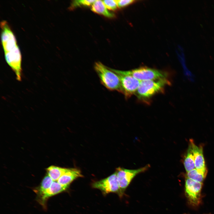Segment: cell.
Returning a JSON list of instances; mask_svg holds the SVG:
<instances>
[{"mask_svg":"<svg viewBox=\"0 0 214 214\" xmlns=\"http://www.w3.org/2000/svg\"><path fill=\"white\" fill-rule=\"evenodd\" d=\"M171 85L167 78L141 81L136 94L139 100L147 103L155 95L163 92L165 87Z\"/></svg>","mask_w":214,"mask_h":214,"instance_id":"obj_1","label":"cell"},{"mask_svg":"<svg viewBox=\"0 0 214 214\" xmlns=\"http://www.w3.org/2000/svg\"><path fill=\"white\" fill-rule=\"evenodd\" d=\"M94 69L101 83L109 91L122 93L120 80L118 75L109 67L100 62L95 63Z\"/></svg>","mask_w":214,"mask_h":214,"instance_id":"obj_2","label":"cell"},{"mask_svg":"<svg viewBox=\"0 0 214 214\" xmlns=\"http://www.w3.org/2000/svg\"><path fill=\"white\" fill-rule=\"evenodd\" d=\"M119 76L121 83L122 93L126 99L136 94L140 81L128 74L127 71H122L111 68Z\"/></svg>","mask_w":214,"mask_h":214,"instance_id":"obj_3","label":"cell"},{"mask_svg":"<svg viewBox=\"0 0 214 214\" xmlns=\"http://www.w3.org/2000/svg\"><path fill=\"white\" fill-rule=\"evenodd\" d=\"M150 167L148 164L136 169H129L119 167L116 169V173L121 192L123 195L124 191L133 178L139 173L147 171Z\"/></svg>","mask_w":214,"mask_h":214,"instance_id":"obj_4","label":"cell"},{"mask_svg":"<svg viewBox=\"0 0 214 214\" xmlns=\"http://www.w3.org/2000/svg\"><path fill=\"white\" fill-rule=\"evenodd\" d=\"M127 71L140 81L167 78L168 76L167 74L164 72L146 67Z\"/></svg>","mask_w":214,"mask_h":214,"instance_id":"obj_5","label":"cell"},{"mask_svg":"<svg viewBox=\"0 0 214 214\" xmlns=\"http://www.w3.org/2000/svg\"><path fill=\"white\" fill-rule=\"evenodd\" d=\"M92 186L94 188L100 190L104 194L114 193H117L120 197L123 195L121 193L115 172L106 178L95 182Z\"/></svg>","mask_w":214,"mask_h":214,"instance_id":"obj_6","label":"cell"},{"mask_svg":"<svg viewBox=\"0 0 214 214\" xmlns=\"http://www.w3.org/2000/svg\"><path fill=\"white\" fill-rule=\"evenodd\" d=\"M5 60L15 72L16 78L18 81L21 80V58L20 52L17 46L14 48L4 52Z\"/></svg>","mask_w":214,"mask_h":214,"instance_id":"obj_7","label":"cell"},{"mask_svg":"<svg viewBox=\"0 0 214 214\" xmlns=\"http://www.w3.org/2000/svg\"><path fill=\"white\" fill-rule=\"evenodd\" d=\"M202 183L186 178L185 182V192L189 202L194 205L199 204L200 200Z\"/></svg>","mask_w":214,"mask_h":214,"instance_id":"obj_8","label":"cell"},{"mask_svg":"<svg viewBox=\"0 0 214 214\" xmlns=\"http://www.w3.org/2000/svg\"><path fill=\"white\" fill-rule=\"evenodd\" d=\"M191 144L193 152L195 169L200 172L207 175V170L203 153L202 146H197L193 139H190Z\"/></svg>","mask_w":214,"mask_h":214,"instance_id":"obj_9","label":"cell"},{"mask_svg":"<svg viewBox=\"0 0 214 214\" xmlns=\"http://www.w3.org/2000/svg\"><path fill=\"white\" fill-rule=\"evenodd\" d=\"M80 170L78 169H68L58 180L57 182L63 185L69 186L70 184L76 179L83 177Z\"/></svg>","mask_w":214,"mask_h":214,"instance_id":"obj_10","label":"cell"},{"mask_svg":"<svg viewBox=\"0 0 214 214\" xmlns=\"http://www.w3.org/2000/svg\"><path fill=\"white\" fill-rule=\"evenodd\" d=\"M69 186L62 185L57 181H54L50 187L40 195L42 201H45L48 198L65 190Z\"/></svg>","mask_w":214,"mask_h":214,"instance_id":"obj_11","label":"cell"},{"mask_svg":"<svg viewBox=\"0 0 214 214\" xmlns=\"http://www.w3.org/2000/svg\"><path fill=\"white\" fill-rule=\"evenodd\" d=\"M91 10L94 12L107 18H113L115 16L114 14L108 10L101 0H95L92 6Z\"/></svg>","mask_w":214,"mask_h":214,"instance_id":"obj_12","label":"cell"},{"mask_svg":"<svg viewBox=\"0 0 214 214\" xmlns=\"http://www.w3.org/2000/svg\"><path fill=\"white\" fill-rule=\"evenodd\" d=\"M183 164L187 172L195 168L194 155L190 143L185 157Z\"/></svg>","mask_w":214,"mask_h":214,"instance_id":"obj_13","label":"cell"},{"mask_svg":"<svg viewBox=\"0 0 214 214\" xmlns=\"http://www.w3.org/2000/svg\"><path fill=\"white\" fill-rule=\"evenodd\" d=\"M68 169L63 168L54 166L48 167L46 171L48 175L54 181H57L59 178Z\"/></svg>","mask_w":214,"mask_h":214,"instance_id":"obj_14","label":"cell"},{"mask_svg":"<svg viewBox=\"0 0 214 214\" xmlns=\"http://www.w3.org/2000/svg\"><path fill=\"white\" fill-rule=\"evenodd\" d=\"M207 175L202 173L195 168L187 172L186 177L194 181L202 183Z\"/></svg>","mask_w":214,"mask_h":214,"instance_id":"obj_15","label":"cell"},{"mask_svg":"<svg viewBox=\"0 0 214 214\" xmlns=\"http://www.w3.org/2000/svg\"><path fill=\"white\" fill-rule=\"evenodd\" d=\"M53 180L48 175L43 178L40 185L38 188L37 192L40 195L49 188L53 182Z\"/></svg>","mask_w":214,"mask_h":214,"instance_id":"obj_16","label":"cell"},{"mask_svg":"<svg viewBox=\"0 0 214 214\" xmlns=\"http://www.w3.org/2000/svg\"><path fill=\"white\" fill-rule=\"evenodd\" d=\"M95 0H77L73 1L70 7V9H73L77 7L92 6Z\"/></svg>","mask_w":214,"mask_h":214,"instance_id":"obj_17","label":"cell"},{"mask_svg":"<svg viewBox=\"0 0 214 214\" xmlns=\"http://www.w3.org/2000/svg\"><path fill=\"white\" fill-rule=\"evenodd\" d=\"M103 1L108 10L114 11L118 7L116 0H103Z\"/></svg>","mask_w":214,"mask_h":214,"instance_id":"obj_18","label":"cell"},{"mask_svg":"<svg viewBox=\"0 0 214 214\" xmlns=\"http://www.w3.org/2000/svg\"><path fill=\"white\" fill-rule=\"evenodd\" d=\"M118 7L122 8L125 7L133 3L134 0H116Z\"/></svg>","mask_w":214,"mask_h":214,"instance_id":"obj_19","label":"cell"}]
</instances>
